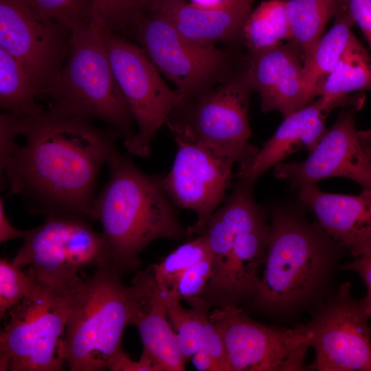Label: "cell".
Returning a JSON list of instances; mask_svg holds the SVG:
<instances>
[{
	"instance_id": "obj_19",
	"label": "cell",
	"mask_w": 371,
	"mask_h": 371,
	"mask_svg": "<svg viewBox=\"0 0 371 371\" xmlns=\"http://www.w3.org/2000/svg\"><path fill=\"white\" fill-rule=\"evenodd\" d=\"M256 1L232 0L223 6L207 8L186 0H162L148 11L161 13L194 41L243 47V27Z\"/></svg>"
},
{
	"instance_id": "obj_16",
	"label": "cell",
	"mask_w": 371,
	"mask_h": 371,
	"mask_svg": "<svg viewBox=\"0 0 371 371\" xmlns=\"http://www.w3.org/2000/svg\"><path fill=\"white\" fill-rule=\"evenodd\" d=\"M355 96L326 99L319 96L314 102L284 117L273 136L247 164L239 166L237 180L254 186L267 170L289 155L302 150H313L326 131L325 121L336 107H352Z\"/></svg>"
},
{
	"instance_id": "obj_26",
	"label": "cell",
	"mask_w": 371,
	"mask_h": 371,
	"mask_svg": "<svg viewBox=\"0 0 371 371\" xmlns=\"http://www.w3.org/2000/svg\"><path fill=\"white\" fill-rule=\"evenodd\" d=\"M286 0L262 1L249 14L243 30V46L248 54L258 52L292 39Z\"/></svg>"
},
{
	"instance_id": "obj_11",
	"label": "cell",
	"mask_w": 371,
	"mask_h": 371,
	"mask_svg": "<svg viewBox=\"0 0 371 371\" xmlns=\"http://www.w3.org/2000/svg\"><path fill=\"white\" fill-rule=\"evenodd\" d=\"M220 330L232 371H301L312 333L306 324L269 326L251 319L237 305L216 307L210 313Z\"/></svg>"
},
{
	"instance_id": "obj_6",
	"label": "cell",
	"mask_w": 371,
	"mask_h": 371,
	"mask_svg": "<svg viewBox=\"0 0 371 371\" xmlns=\"http://www.w3.org/2000/svg\"><path fill=\"white\" fill-rule=\"evenodd\" d=\"M32 278L30 294L1 318V371H60L67 366L62 348L72 288L78 280L58 286Z\"/></svg>"
},
{
	"instance_id": "obj_36",
	"label": "cell",
	"mask_w": 371,
	"mask_h": 371,
	"mask_svg": "<svg viewBox=\"0 0 371 371\" xmlns=\"http://www.w3.org/2000/svg\"><path fill=\"white\" fill-rule=\"evenodd\" d=\"M109 370L112 371H165L161 363L144 349L137 361H133L123 350L111 362Z\"/></svg>"
},
{
	"instance_id": "obj_37",
	"label": "cell",
	"mask_w": 371,
	"mask_h": 371,
	"mask_svg": "<svg viewBox=\"0 0 371 371\" xmlns=\"http://www.w3.org/2000/svg\"><path fill=\"white\" fill-rule=\"evenodd\" d=\"M341 269L354 271L363 279L366 286V295L363 298L371 327V251L344 264Z\"/></svg>"
},
{
	"instance_id": "obj_40",
	"label": "cell",
	"mask_w": 371,
	"mask_h": 371,
	"mask_svg": "<svg viewBox=\"0 0 371 371\" xmlns=\"http://www.w3.org/2000/svg\"><path fill=\"white\" fill-rule=\"evenodd\" d=\"M191 361L199 371H221L218 363L202 348L191 357Z\"/></svg>"
},
{
	"instance_id": "obj_33",
	"label": "cell",
	"mask_w": 371,
	"mask_h": 371,
	"mask_svg": "<svg viewBox=\"0 0 371 371\" xmlns=\"http://www.w3.org/2000/svg\"><path fill=\"white\" fill-rule=\"evenodd\" d=\"M213 271L212 255L204 258L188 269L179 280L175 291L188 304L200 297L205 290Z\"/></svg>"
},
{
	"instance_id": "obj_17",
	"label": "cell",
	"mask_w": 371,
	"mask_h": 371,
	"mask_svg": "<svg viewBox=\"0 0 371 371\" xmlns=\"http://www.w3.org/2000/svg\"><path fill=\"white\" fill-rule=\"evenodd\" d=\"M304 56L292 40L285 44L248 54L247 73L258 92L263 112L279 111L283 116L310 103L303 80Z\"/></svg>"
},
{
	"instance_id": "obj_8",
	"label": "cell",
	"mask_w": 371,
	"mask_h": 371,
	"mask_svg": "<svg viewBox=\"0 0 371 371\" xmlns=\"http://www.w3.org/2000/svg\"><path fill=\"white\" fill-rule=\"evenodd\" d=\"M132 36L157 69L176 87L179 104L192 99L230 76L246 61L243 47L194 41L158 12H141Z\"/></svg>"
},
{
	"instance_id": "obj_41",
	"label": "cell",
	"mask_w": 371,
	"mask_h": 371,
	"mask_svg": "<svg viewBox=\"0 0 371 371\" xmlns=\"http://www.w3.org/2000/svg\"><path fill=\"white\" fill-rule=\"evenodd\" d=\"M232 0H190L195 5L202 8H217L227 4Z\"/></svg>"
},
{
	"instance_id": "obj_14",
	"label": "cell",
	"mask_w": 371,
	"mask_h": 371,
	"mask_svg": "<svg viewBox=\"0 0 371 371\" xmlns=\"http://www.w3.org/2000/svg\"><path fill=\"white\" fill-rule=\"evenodd\" d=\"M177 153L161 186L172 203L193 211L196 222L189 235H200L226 198L237 162L199 144L175 138Z\"/></svg>"
},
{
	"instance_id": "obj_34",
	"label": "cell",
	"mask_w": 371,
	"mask_h": 371,
	"mask_svg": "<svg viewBox=\"0 0 371 371\" xmlns=\"http://www.w3.org/2000/svg\"><path fill=\"white\" fill-rule=\"evenodd\" d=\"M202 348L218 363L221 371H232L223 337L210 314L204 320Z\"/></svg>"
},
{
	"instance_id": "obj_18",
	"label": "cell",
	"mask_w": 371,
	"mask_h": 371,
	"mask_svg": "<svg viewBox=\"0 0 371 371\" xmlns=\"http://www.w3.org/2000/svg\"><path fill=\"white\" fill-rule=\"evenodd\" d=\"M300 201L324 231L353 258L371 251V191L358 195L324 192L317 184L299 189Z\"/></svg>"
},
{
	"instance_id": "obj_28",
	"label": "cell",
	"mask_w": 371,
	"mask_h": 371,
	"mask_svg": "<svg viewBox=\"0 0 371 371\" xmlns=\"http://www.w3.org/2000/svg\"><path fill=\"white\" fill-rule=\"evenodd\" d=\"M169 321L175 332L179 348L186 361L202 348L203 324L210 304L199 297L183 308L175 291L164 293Z\"/></svg>"
},
{
	"instance_id": "obj_21",
	"label": "cell",
	"mask_w": 371,
	"mask_h": 371,
	"mask_svg": "<svg viewBox=\"0 0 371 371\" xmlns=\"http://www.w3.org/2000/svg\"><path fill=\"white\" fill-rule=\"evenodd\" d=\"M131 284L135 297L131 325L137 328L144 349L165 371L185 370L187 361L169 321L164 293L158 288L150 267L138 271Z\"/></svg>"
},
{
	"instance_id": "obj_15",
	"label": "cell",
	"mask_w": 371,
	"mask_h": 371,
	"mask_svg": "<svg viewBox=\"0 0 371 371\" xmlns=\"http://www.w3.org/2000/svg\"><path fill=\"white\" fill-rule=\"evenodd\" d=\"M355 111L352 107L343 110L305 160L278 164L274 177L298 189L324 179L344 177L371 191V158L356 131Z\"/></svg>"
},
{
	"instance_id": "obj_3",
	"label": "cell",
	"mask_w": 371,
	"mask_h": 371,
	"mask_svg": "<svg viewBox=\"0 0 371 371\" xmlns=\"http://www.w3.org/2000/svg\"><path fill=\"white\" fill-rule=\"evenodd\" d=\"M109 177L97 194L93 219L100 222L113 267L121 275L137 269L139 256L160 238L178 240L189 235L161 186L117 150L107 163Z\"/></svg>"
},
{
	"instance_id": "obj_30",
	"label": "cell",
	"mask_w": 371,
	"mask_h": 371,
	"mask_svg": "<svg viewBox=\"0 0 371 371\" xmlns=\"http://www.w3.org/2000/svg\"><path fill=\"white\" fill-rule=\"evenodd\" d=\"M93 21L102 29L132 36L141 12L133 0H88Z\"/></svg>"
},
{
	"instance_id": "obj_24",
	"label": "cell",
	"mask_w": 371,
	"mask_h": 371,
	"mask_svg": "<svg viewBox=\"0 0 371 371\" xmlns=\"http://www.w3.org/2000/svg\"><path fill=\"white\" fill-rule=\"evenodd\" d=\"M347 7L348 0L286 1L291 40L300 48L304 61L323 36L328 21Z\"/></svg>"
},
{
	"instance_id": "obj_27",
	"label": "cell",
	"mask_w": 371,
	"mask_h": 371,
	"mask_svg": "<svg viewBox=\"0 0 371 371\" xmlns=\"http://www.w3.org/2000/svg\"><path fill=\"white\" fill-rule=\"evenodd\" d=\"M40 92L19 61L0 47V106L4 112L32 117L45 111L36 100Z\"/></svg>"
},
{
	"instance_id": "obj_39",
	"label": "cell",
	"mask_w": 371,
	"mask_h": 371,
	"mask_svg": "<svg viewBox=\"0 0 371 371\" xmlns=\"http://www.w3.org/2000/svg\"><path fill=\"white\" fill-rule=\"evenodd\" d=\"M30 229L23 230L16 228L8 218L4 207V201L0 199V243H3L8 240L21 238L24 240L27 236Z\"/></svg>"
},
{
	"instance_id": "obj_31",
	"label": "cell",
	"mask_w": 371,
	"mask_h": 371,
	"mask_svg": "<svg viewBox=\"0 0 371 371\" xmlns=\"http://www.w3.org/2000/svg\"><path fill=\"white\" fill-rule=\"evenodd\" d=\"M23 1L41 16L69 30L76 25L94 21L88 0Z\"/></svg>"
},
{
	"instance_id": "obj_2",
	"label": "cell",
	"mask_w": 371,
	"mask_h": 371,
	"mask_svg": "<svg viewBox=\"0 0 371 371\" xmlns=\"http://www.w3.org/2000/svg\"><path fill=\"white\" fill-rule=\"evenodd\" d=\"M341 247L318 223L289 208L274 210L251 306L279 316L314 310L331 295Z\"/></svg>"
},
{
	"instance_id": "obj_32",
	"label": "cell",
	"mask_w": 371,
	"mask_h": 371,
	"mask_svg": "<svg viewBox=\"0 0 371 371\" xmlns=\"http://www.w3.org/2000/svg\"><path fill=\"white\" fill-rule=\"evenodd\" d=\"M34 280L25 270L20 269L10 260H0V317L27 296Z\"/></svg>"
},
{
	"instance_id": "obj_25",
	"label": "cell",
	"mask_w": 371,
	"mask_h": 371,
	"mask_svg": "<svg viewBox=\"0 0 371 371\" xmlns=\"http://www.w3.org/2000/svg\"><path fill=\"white\" fill-rule=\"evenodd\" d=\"M355 91H371V54L352 32L319 96L334 99Z\"/></svg>"
},
{
	"instance_id": "obj_5",
	"label": "cell",
	"mask_w": 371,
	"mask_h": 371,
	"mask_svg": "<svg viewBox=\"0 0 371 371\" xmlns=\"http://www.w3.org/2000/svg\"><path fill=\"white\" fill-rule=\"evenodd\" d=\"M47 111L56 115L98 119L126 141L135 120L118 87L102 28L94 21L71 29L69 49Z\"/></svg>"
},
{
	"instance_id": "obj_35",
	"label": "cell",
	"mask_w": 371,
	"mask_h": 371,
	"mask_svg": "<svg viewBox=\"0 0 371 371\" xmlns=\"http://www.w3.org/2000/svg\"><path fill=\"white\" fill-rule=\"evenodd\" d=\"M20 135V117L3 112L0 115V169L18 147L16 138Z\"/></svg>"
},
{
	"instance_id": "obj_20",
	"label": "cell",
	"mask_w": 371,
	"mask_h": 371,
	"mask_svg": "<svg viewBox=\"0 0 371 371\" xmlns=\"http://www.w3.org/2000/svg\"><path fill=\"white\" fill-rule=\"evenodd\" d=\"M253 188L237 180L232 193L212 213L201 234L206 236L213 257L212 277L203 293L207 300H212L221 286L235 237L266 221L254 198Z\"/></svg>"
},
{
	"instance_id": "obj_42",
	"label": "cell",
	"mask_w": 371,
	"mask_h": 371,
	"mask_svg": "<svg viewBox=\"0 0 371 371\" xmlns=\"http://www.w3.org/2000/svg\"><path fill=\"white\" fill-rule=\"evenodd\" d=\"M358 136L363 148L371 158V130L359 131Z\"/></svg>"
},
{
	"instance_id": "obj_10",
	"label": "cell",
	"mask_w": 371,
	"mask_h": 371,
	"mask_svg": "<svg viewBox=\"0 0 371 371\" xmlns=\"http://www.w3.org/2000/svg\"><path fill=\"white\" fill-rule=\"evenodd\" d=\"M102 30L114 76L137 126L135 135L124 146L133 156L148 157L157 132L180 102L179 94L168 86L140 46Z\"/></svg>"
},
{
	"instance_id": "obj_38",
	"label": "cell",
	"mask_w": 371,
	"mask_h": 371,
	"mask_svg": "<svg viewBox=\"0 0 371 371\" xmlns=\"http://www.w3.org/2000/svg\"><path fill=\"white\" fill-rule=\"evenodd\" d=\"M348 8L371 47V0H348Z\"/></svg>"
},
{
	"instance_id": "obj_43",
	"label": "cell",
	"mask_w": 371,
	"mask_h": 371,
	"mask_svg": "<svg viewBox=\"0 0 371 371\" xmlns=\"http://www.w3.org/2000/svg\"><path fill=\"white\" fill-rule=\"evenodd\" d=\"M141 12L148 11L154 5L161 0H133Z\"/></svg>"
},
{
	"instance_id": "obj_23",
	"label": "cell",
	"mask_w": 371,
	"mask_h": 371,
	"mask_svg": "<svg viewBox=\"0 0 371 371\" xmlns=\"http://www.w3.org/2000/svg\"><path fill=\"white\" fill-rule=\"evenodd\" d=\"M354 20L347 7L335 17L331 29L317 43L304 60L303 80L309 103L319 96L324 82L337 65L352 33Z\"/></svg>"
},
{
	"instance_id": "obj_9",
	"label": "cell",
	"mask_w": 371,
	"mask_h": 371,
	"mask_svg": "<svg viewBox=\"0 0 371 371\" xmlns=\"http://www.w3.org/2000/svg\"><path fill=\"white\" fill-rule=\"evenodd\" d=\"M23 240L11 262L47 284L69 285L78 280L85 269L113 266L103 235L83 218L47 215L45 222L30 229Z\"/></svg>"
},
{
	"instance_id": "obj_4",
	"label": "cell",
	"mask_w": 371,
	"mask_h": 371,
	"mask_svg": "<svg viewBox=\"0 0 371 371\" xmlns=\"http://www.w3.org/2000/svg\"><path fill=\"white\" fill-rule=\"evenodd\" d=\"M111 265L95 268L71 291L62 357L71 371L109 370L123 350L124 330L131 325L135 292L124 284Z\"/></svg>"
},
{
	"instance_id": "obj_1",
	"label": "cell",
	"mask_w": 371,
	"mask_h": 371,
	"mask_svg": "<svg viewBox=\"0 0 371 371\" xmlns=\"http://www.w3.org/2000/svg\"><path fill=\"white\" fill-rule=\"evenodd\" d=\"M19 117L25 142L1 170L11 193L22 198L31 214L93 220L98 179L117 150L120 135L90 120L47 110Z\"/></svg>"
},
{
	"instance_id": "obj_13",
	"label": "cell",
	"mask_w": 371,
	"mask_h": 371,
	"mask_svg": "<svg viewBox=\"0 0 371 371\" xmlns=\"http://www.w3.org/2000/svg\"><path fill=\"white\" fill-rule=\"evenodd\" d=\"M71 30L45 19L23 0H0V47L48 95L67 57Z\"/></svg>"
},
{
	"instance_id": "obj_12",
	"label": "cell",
	"mask_w": 371,
	"mask_h": 371,
	"mask_svg": "<svg viewBox=\"0 0 371 371\" xmlns=\"http://www.w3.org/2000/svg\"><path fill=\"white\" fill-rule=\"evenodd\" d=\"M345 282L313 310L306 324L315 359L307 370L371 371V327L363 298Z\"/></svg>"
},
{
	"instance_id": "obj_7",
	"label": "cell",
	"mask_w": 371,
	"mask_h": 371,
	"mask_svg": "<svg viewBox=\"0 0 371 371\" xmlns=\"http://www.w3.org/2000/svg\"><path fill=\"white\" fill-rule=\"evenodd\" d=\"M247 61V58L239 69L212 88L175 108L166 123L175 138L230 157L239 166L253 158L259 148L249 142L253 89Z\"/></svg>"
},
{
	"instance_id": "obj_29",
	"label": "cell",
	"mask_w": 371,
	"mask_h": 371,
	"mask_svg": "<svg viewBox=\"0 0 371 371\" xmlns=\"http://www.w3.org/2000/svg\"><path fill=\"white\" fill-rule=\"evenodd\" d=\"M212 255L206 236L201 234L179 245L150 268L158 288L164 293H168L175 291L179 280L188 269Z\"/></svg>"
},
{
	"instance_id": "obj_22",
	"label": "cell",
	"mask_w": 371,
	"mask_h": 371,
	"mask_svg": "<svg viewBox=\"0 0 371 371\" xmlns=\"http://www.w3.org/2000/svg\"><path fill=\"white\" fill-rule=\"evenodd\" d=\"M269 232L267 221L239 233L234 238L227 270L211 305H237L249 299L260 280Z\"/></svg>"
}]
</instances>
